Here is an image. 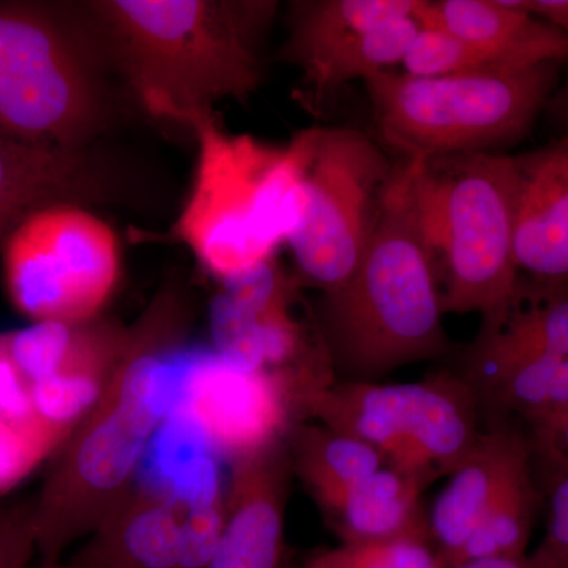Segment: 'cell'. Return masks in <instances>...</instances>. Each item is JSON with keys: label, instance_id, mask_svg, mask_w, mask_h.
Masks as SVG:
<instances>
[{"label": "cell", "instance_id": "obj_26", "mask_svg": "<svg viewBox=\"0 0 568 568\" xmlns=\"http://www.w3.org/2000/svg\"><path fill=\"white\" fill-rule=\"evenodd\" d=\"M315 568H446L429 534L342 545L308 560Z\"/></svg>", "mask_w": 568, "mask_h": 568}, {"label": "cell", "instance_id": "obj_9", "mask_svg": "<svg viewBox=\"0 0 568 568\" xmlns=\"http://www.w3.org/2000/svg\"><path fill=\"white\" fill-rule=\"evenodd\" d=\"M304 138L301 212L286 242L297 283L327 293L357 271L398 162L353 126H316Z\"/></svg>", "mask_w": 568, "mask_h": 568}, {"label": "cell", "instance_id": "obj_7", "mask_svg": "<svg viewBox=\"0 0 568 568\" xmlns=\"http://www.w3.org/2000/svg\"><path fill=\"white\" fill-rule=\"evenodd\" d=\"M564 65L440 78L387 70L364 84L381 141L403 162H424L455 153H503L525 140L558 89Z\"/></svg>", "mask_w": 568, "mask_h": 568}, {"label": "cell", "instance_id": "obj_14", "mask_svg": "<svg viewBox=\"0 0 568 568\" xmlns=\"http://www.w3.org/2000/svg\"><path fill=\"white\" fill-rule=\"evenodd\" d=\"M293 478L284 440L233 463L211 568H287L284 519Z\"/></svg>", "mask_w": 568, "mask_h": 568}, {"label": "cell", "instance_id": "obj_27", "mask_svg": "<svg viewBox=\"0 0 568 568\" xmlns=\"http://www.w3.org/2000/svg\"><path fill=\"white\" fill-rule=\"evenodd\" d=\"M403 73L416 78H440L497 69L467 41L443 29L420 26L402 62Z\"/></svg>", "mask_w": 568, "mask_h": 568}, {"label": "cell", "instance_id": "obj_15", "mask_svg": "<svg viewBox=\"0 0 568 568\" xmlns=\"http://www.w3.org/2000/svg\"><path fill=\"white\" fill-rule=\"evenodd\" d=\"M514 256L519 274L568 282V133L514 155Z\"/></svg>", "mask_w": 568, "mask_h": 568}, {"label": "cell", "instance_id": "obj_23", "mask_svg": "<svg viewBox=\"0 0 568 568\" xmlns=\"http://www.w3.org/2000/svg\"><path fill=\"white\" fill-rule=\"evenodd\" d=\"M63 443L37 414L31 386L11 358L7 332L0 334V495L54 457Z\"/></svg>", "mask_w": 568, "mask_h": 568}, {"label": "cell", "instance_id": "obj_17", "mask_svg": "<svg viewBox=\"0 0 568 568\" xmlns=\"http://www.w3.org/2000/svg\"><path fill=\"white\" fill-rule=\"evenodd\" d=\"M111 183L89 151L37 148L0 133V252L29 213L54 203H100L112 196Z\"/></svg>", "mask_w": 568, "mask_h": 568}, {"label": "cell", "instance_id": "obj_13", "mask_svg": "<svg viewBox=\"0 0 568 568\" xmlns=\"http://www.w3.org/2000/svg\"><path fill=\"white\" fill-rule=\"evenodd\" d=\"M209 310L213 353L245 372L282 373L310 390L335 383L321 335L295 316L297 280L268 260L222 283Z\"/></svg>", "mask_w": 568, "mask_h": 568}, {"label": "cell", "instance_id": "obj_5", "mask_svg": "<svg viewBox=\"0 0 568 568\" xmlns=\"http://www.w3.org/2000/svg\"><path fill=\"white\" fill-rule=\"evenodd\" d=\"M197 145L192 189L170 231L207 274L230 282L272 260L301 212L305 140L284 151L231 134L212 112L186 123Z\"/></svg>", "mask_w": 568, "mask_h": 568}, {"label": "cell", "instance_id": "obj_16", "mask_svg": "<svg viewBox=\"0 0 568 568\" xmlns=\"http://www.w3.org/2000/svg\"><path fill=\"white\" fill-rule=\"evenodd\" d=\"M530 458L526 429L514 425L484 428L476 447L448 476L428 515L429 538L444 567L454 566L508 478Z\"/></svg>", "mask_w": 568, "mask_h": 568}, {"label": "cell", "instance_id": "obj_20", "mask_svg": "<svg viewBox=\"0 0 568 568\" xmlns=\"http://www.w3.org/2000/svg\"><path fill=\"white\" fill-rule=\"evenodd\" d=\"M424 485L384 466L354 485L334 510L324 515L342 545L373 544L390 538L429 534L422 506Z\"/></svg>", "mask_w": 568, "mask_h": 568}, {"label": "cell", "instance_id": "obj_28", "mask_svg": "<svg viewBox=\"0 0 568 568\" xmlns=\"http://www.w3.org/2000/svg\"><path fill=\"white\" fill-rule=\"evenodd\" d=\"M222 489L185 500L179 540L178 568H211L222 536Z\"/></svg>", "mask_w": 568, "mask_h": 568}, {"label": "cell", "instance_id": "obj_10", "mask_svg": "<svg viewBox=\"0 0 568 568\" xmlns=\"http://www.w3.org/2000/svg\"><path fill=\"white\" fill-rule=\"evenodd\" d=\"M308 420L364 440L425 488L450 476L484 433L476 396L452 368L416 383L335 381L313 399Z\"/></svg>", "mask_w": 568, "mask_h": 568}, {"label": "cell", "instance_id": "obj_36", "mask_svg": "<svg viewBox=\"0 0 568 568\" xmlns=\"http://www.w3.org/2000/svg\"><path fill=\"white\" fill-rule=\"evenodd\" d=\"M287 568H290V567H287ZM301 568H315V567H313V566H312V564L306 562V564H305V566H304V567H301Z\"/></svg>", "mask_w": 568, "mask_h": 568}, {"label": "cell", "instance_id": "obj_3", "mask_svg": "<svg viewBox=\"0 0 568 568\" xmlns=\"http://www.w3.org/2000/svg\"><path fill=\"white\" fill-rule=\"evenodd\" d=\"M313 313L335 381L383 383L403 366L443 361L457 351L444 328L436 272L414 219L402 160L357 271L321 293Z\"/></svg>", "mask_w": 568, "mask_h": 568}, {"label": "cell", "instance_id": "obj_31", "mask_svg": "<svg viewBox=\"0 0 568 568\" xmlns=\"http://www.w3.org/2000/svg\"><path fill=\"white\" fill-rule=\"evenodd\" d=\"M532 457L545 465L568 466V405L544 425L528 432Z\"/></svg>", "mask_w": 568, "mask_h": 568}, {"label": "cell", "instance_id": "obj_24", "mask_svg": "<svg viewBox=\"0 0 568 568\" xmlns=\"http://www.w3.org/2000/svg\"><path fill=\"white\" fill-rule=\"evenodd\" d=\"M420 24L416 18H402L351 37L302 71V85L313 110H320L332 92L373 74L402 65Z\"/></svg>", "mask_w": 568, "mask_h": 568}, {"label": "cell", "instance_id": "obj_32", "mask_svg": "<svg viewBox=\"0 0 568 568\" xmlns=\"http://www.w3.org/2000/svg\"><path fill=\"white\" fill-rule=\"evenodd\" d=\"M534 17L549 22L568 37V0H511Z\"/></svg>", "mask_w": 568, "mask_h": 568}, {"label": "cell", "instance_id": "obj_35", "mask_svg": "<svg viewBox=\"0 0 568 568\" xmlns=\"http://www.w3.org/2000/svg\"><path fill=\"white\" fill-rule=\"evenodd\" d=\"M41 568H84L81 566L80 562H78L77 559L73 560V562L70 564H62V562H52V564H43Z\"/></svg>", "mask_w": 568, "mask_h": 568}, {"label": "cell", "instance_id": "obj_4", "mask_svg": "<svg viewBox=\"0 0 568 568\" xmlns=\"http://www.w3.org/2000/svg\"><path fill=\"white\" fill-rule=\"evenodd\" d=\"M108 71L84 7L0 2V133L89 151L112 121Z\"/></svg>", "mask_w": 568, "mask_h": 568}, {"label": "cell", "instance_id": "obj_22", "mask_svg": "<svg viewBox=\"0 0 568 568\" xmlns=\"http://www.w3.org/2000/svg\"><path fill=\"white\" fill-rule=\"evenodd\" d=\"M418 0H304L291 3L278 61L304 71L339 43L386 22L414 17Z\"/></svg>", "mask_w": 568, "mask_h": 568}, {"label": "cell", "instance_id": "obj_30", "mask_svg": "<svg viewBox=\"0 0 568 568\" xmlns=\"http://www.w3.org/2000/svg\"><path fill=\"white\" fill-rule=\"evenodd\" d=\"M36 552L33 500L0 508V568H28Z\"/></svg>", "mask_w": 568, "mask_h": 568}, {"label": "cell", "instance_id": "obj_8", "mask_svg": "<svg viewBox=\"0 0 568 568\" xmlns=\"http://www.w3.org/2000/svg\"><path fill=\"white\" fill-rule=\"evenodd\" d=\"M452 369L476 396L481 424L530 429L568 405V282L518 275L514 290L480 315Z\"/></svg>", "mask_w": 568, "mask_h": 568}, {"label": "cell", "instance_id": "obj_11", "mask_svg": "<svg viewBox=\"0 0 568 568\" xmlns=\"http://www.w3.org/2000/svg\"><path fill=\"white\" fill-rule=\"evenodd\" d=\"M7 297L31 323L97 320L121 276L114 230L88 205H43L11 231L2 252Z\"/></svg>", "mask_w": 568, "mask_h": 568}, {"label": "cell", "instance_id": "obj_25", "mask_svg": "<svg viewBox=\"0 0 568 568\" xmlns=\"http://www.w3.org/2000/svg\"><path fill=\"white\" fill-rule=\"evenodd\" d=\"M540 504L541 493L534 478L530 458L508 478L452 567L473 560L526 556Z\"/></svg>", "mask_w": 568, "mask_h": 568}, {"label": "cell", "instance_id": "obj_2", "mask_svg": "<svg viewBox=\"0 0 568 568\" xmlns=\"http://www.w3.org/2000/svg\"><path fill=\"white\" fill-rule=\"evenodd\" d=\"M84 11L142 110L185 125L264 82L271 0H95Z\"/></svg>", "mask_w": 568, "mask_h": 568}, {"label": "cell", "instance_id": "obj_19", "mask_svg": "<svg viewBox=\"0 0 568 568\" xmlns=\"http://www.w3.org/2000/svg\"><path fill=\"white\" fill-rule=\"evenodd\" d=\"M185 500L170 489L132 488L78 556L84 568H178Z\"/></svg>", "mask_w": 568, "mask_h": 568}, {"label": "cell", "instance_id": "obj_1", "mask_svg": "<svg viewBox=\"0 0 568 568\" xmlns=\"http://www.w3.org/2000/svg\"><path fill=\"white\" fill-rule=\"evenodd\" d=\"M186 310L164 290L130 328L129 343L97 405L54 455L33 500L37 552L61 562L74 541L92 536L132 491L145 448L175 406Z\"/></svg>", "mask_w": 568, "mask_h": 568}, {"label": "cell", "instance_id": "obj_12", "mask_svg": "<svg viewBox=\"0 0 568 568\" xmlns=\"http://www.w3.org/2000/svg\"><path fill=\"white\" fill-rule=\"evenodd\" d=\"M178 386L174 413L231 465L286 439L316 398L294 377L245 372L213 351L190 354Z\"/></svg>", "mask_w": 568, "mask_h": 568}, {"label": "cell", "instance_id": "obj_34", "mask_svg": "<svg viewBox=\"0 0 568 568\" xmlns=\"http://www.w3.org/2000/svg\"><path fill=\"white\" fill-rule=\"evenodd\" d=\"M528 567V555L514 559H487L473 560V562L459 564L450 568H526Z\"/></svg>", "mask_w": 568, "mask_h": 568}, {"label": "cell", "instance_id": "obj_29", "mask_svg": "<svg viewBox=\"0 0 568 568\" xmlns=\"http://www.w3.org/2000/svg\"><path fill=\"white\" fill-rule=\"evenodd\" d=\"M545 466L549 476L548 526L532 556L549 568H568V466Z\"/></svg>", "mask_w": 568, "mask_h": 568}, {"label": "cell", "instance_id": "obj_6", "mask_svg": "<svg viewBox=\"0 0 568 568\" xmlns=\"http://www.w3.org/2000/svg\"><path fill=\"white\" fill-rule=\"evenodd\" d=\"M405 163L414 219L435 267L444 315H484L514 290L519 275L514 155L455 153Z\"/></svg>", "mask_w": 568, "mask_h": 568}, {"label": "cell", "instance_id": "obj_18", "mask_svg": "<svg viewBox=\"0 0 568 568\" xmlns=\"http://www.w3.org/2000/svg\"><path fill=\"white\" fill-rule=\"evenodd\" d=\"M414 18L484 52L497 69L568 63V37L511 0H418Z\"/></svg>", "mask_w": 568, "mask_h": 568}, {"label": "cell", "instance_id": "obj_33", "mask_svg": "<svg viewBox=\"0 0 568 568\" xmlns=\"http://www.w3.org/2000/svg\"><path fill=\"white\" fill-rule=\"evenodd\" d=\"M545 114L548 115L549 121L568 133V73L564 80H560L558 89L549 99Z\"/></svg>", "mask_w": 568, "mask_h": 568}, {"label": "cell", "instance_id": "obj_21", "mask_svg": "<svg viewBox=\"0 0 568 568\" xmlns=\"http://www.w3.org/2000/svg\"><path fill=\"white\" fill-rule=\"evenodd\" d=\"M284 444L294 477L323 515L334 510L354 485L387 466L376 448L316 420L295 424Z\"/></svg>", "mask_w": 568, "mask_h": 568}]
</instances>
